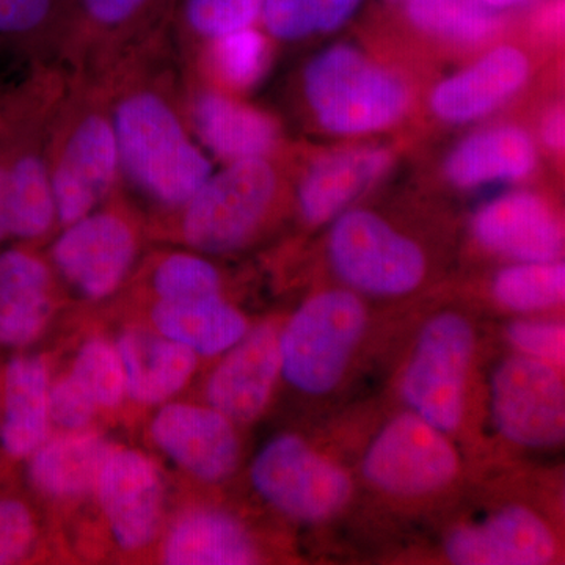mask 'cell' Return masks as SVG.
<instances>
[{"mask_svg": "<svg viewBox=\"0 0 565 565\" xmlns=\"http://www.w3.org/2000/svg\"><path fill=\"white\" fill-rule=\"evenodd\" d=\"M252 484L275 511L303 525H322L348 508L353 479L300 435L273 438L250 468Z\"/></svg>", "mask_w": 565, "mask_h": 565, "instance_id": "obj_6", "label": "cell"}, {"mask_svg": "<svg viewBox=\"0 0 565 565\" xmlns=\"http://www.w3.org/2000/svg\"><path fill=\"white\" fill-rule=\"evenodd\" d=\"M476 348L471 318L438 311L423 323L401 373L397 388L407 411L449 437L463 424Z\"/></svg>", "mask_w": 565, "mask_h": 565, "instance_id": "obj_3", "label": "cell"}, {"mask_svg": "<svg viewBox=\"0 0 565 565\" xmlns=\"http://www.w3.org/2000/svg\"><path fill=\"white\" fill-rule=\"evenodd\" d=\"M191 120L200 140L230 162L264 158L278 137L273 118L217 92L193 98Z\"/></svg>", "mask_w": 565, "mask_h": 565, "instance_id": "obj_24", "label": "cell"}, {"mask_svg": "<svg viewBox=\"0 0 565 565\" xmlns=\"http://www.w3.org/2000/svg\"><path fill=\"white\" fill-rule=\"evenodd\" d=\"M173 6L174 0H68L62 32L87 43L117 40L169 17Z\"/></svg>", "mask_w": 565, "mask_h": 565, "instance_id": "obj_27", "label": "cell"}, {"mask_svg": "<svg viewBox=\"0 0 565 565\" xmlns=\"http://www.w3.org/2000/svg\"><path fill=\"white\" fill-rule=\"evenodd\" d=\"M316 32H334L343 28L359 10L362 0H308Z\"/></svg>", "mask_w": 565, "mask_h": 565, "instance_id": "obj_39", "label": "cell"}, {"mask_svg": "<svg viewBox=\"0 0 565 565\" xmlns=\"http://www.w3.org/2000/svg\"><path fill=\"white\" fill-rule=\"evenodd\" d=\"M47 166L57 221L63 226L96 211L120 178L110 114L98 109L81 111L66 126Z\"/></svg>", "mask_w": 565, "mask_h": 565, "instance_id": "obj_10", "label": "cell"}, {"mask_svg": "<svg viewBox=\"0 0 565 565\" xmlns=\"http://www.w3.org/2000/svg\"><path fill=\"white\" fill-rule=\"evenodd\" d=\"M490 292L498 307L511 313H545L564 303V263L512 264L494 275Z\"/></svg>", "mask_w": 565, "mask_h": 565, "instance_id": "obj_28", "label": "cell"}, {"mask_svg": "<svg viewBox=\"0 0 565 565\" xmlns=\"http://www.w3.org/2000/svg\"><path fill=\"white\" fill-rule=\"evenodd\" d=\"M114 446L88 430H66L43 441L29 457L32 484L52 498L76 500L95 492L96 482Z\"/></svg>", "mask_w": 565, "mask_h": 565, "instance_id": "obj_23", "label": "cell"}, {"mask_svg": "<svg viewBox=\"0 0 565 565\" xmlns=\"http://www.w3.org/2000/svg\"><path fill=\"white\" fill-rule=\"evenodd\" d=\"M408 20L423 32L457 43H481L500 28V18L476 0H405Z\"/></svg>", "mask_w": 565, "mask_h": 565, "instance_id": "obj_29", "label": "cell"}, {"mask_svg": "<svg viewBox=\"0 0 565 565\" xmlns=\"http://www.w3.org/2000/svg\"><path fill=\"white\" fill-rule=\"evenodd\" d=\"M489 412L505 444L530 451L557 448L565 437L563 370L509 353L490 374Z\"/></svg>", "mask_w": 565, "mask_h": 565, "instance_id": "obj_9", "label": "cell"}, {"mask_svg": "<svg viewBox=\"0 0 565 565\" xmlns=\"http://www.w3.org/2000/svg\"><path fill=\"white\" fill-rule=\"evenodd\" d=\"M68 0H0V44L28 47L63 31Z\"/></svg>", "mask_w": 565, "mask_h": 565, "instance_id": "obj_33", "label": "cell"}, {"mask_svg": "<svg viewBox=\"0 0 565 565\" xmlns=\"http://www.w3.org/2000/svg\"><path fill=\"white\" fill-rule=\"evenodd\" d=\"M151 437L163 455L200 481H225L239 462L234 423L211 405H163L152 419Z\"/></svg>", "mask_w": 565, "mask_h": 565, "instance_id": "obj_14", "label": "cell"}, {"mask_svg": "<svg viewBox=\"0 0 565 565\" xmlns=\"http://www.w3.org/2000/svg\"><path fill=\"white\" fill-rule=\"evenodd\" d=\"M35 535V520L28 505L13 498H0V565L24 559Z\"/></svg>", "mask_w": 565, "mask_h": 565, "instance_id": "obj_36", "label": "cell"}, {"mask_svg": "<svg viewBox=\"0 0 565 565\" xmlns=\"http://www.w3.org/2000/svg\"><path fill=\"white\" fill-rule=\"evenodd\" d=\"M152 323L163 337L188 345L196 355H222L248 332L247 318L222 294L184 300H158Z\"/></svg>", "mask_w": 565, "mask_h": 565, "instance_id": "obj_25", "label": "cell"}, {"mask_svg": "<svg viewBox=\"0 0 565 565\" xmlns=\"http://www.w3.org/2000/svg\"><path fill=\"white\" fill-rule=\"evenodd\" d=\"M136 255V233L114 211H93L71 223L52 247V262L62 277L93 300L117 291Z\"/></svg>", "mask_w": 565, "mask_h": 565, "instance_id": "obj_12", "label": "cell"}, {"mask_svg": "<svg viewBox=\"0 0 565 565\" xmlns=\"http://www.w3.org/2000/svg\"><path fill=\"white\" fill-rule=\"evenodd\" d=\"M277 185V173L264 158L230 162L182 207V237L210 255L237 250L266 218Z\"/></svg>", "mask_w": 565, "mask_h": 565, "instance_id": "obj_8", "label": "cell"}, {"mask_svg": "<svg viewBox=\"0 0 565 565\" xmlns=\"http://www.w3.org/2000/svg\"><path fill=\"white\" fill-rule=\"evenodd\" d=\"M441 548L456 565H546L559 557V539L537 509L505 503L452 526Z\"/></svg>", "mask_w": 565, "mask_h": 565, "instance_id": "obj_11", "label": "cell"}, {"mask_svg": "<svg viewBox=\"0 0 565 565\" xmlns=\"http://www.w3.org/2000/svg\"><path fill=\"white\" fill-rule=\"evenodd\" d=\"M120 178L151 203L182 210L212 174L174 104L152 87L121 93L110 111Z\"/></svg>", "mask_w": 565, "mask_h": 565, "instance_id": "obj_1", "label": "cell"}, {"mask_svg": "<svg viewBox=\"0 0 565 565\" xmlns=\"http://www.w3.org/2000/svg\"><path fill=\"white\" fill-rule=\"evenodd\" d=\"M390 161V152L382 148H356L323 156L300 182L299 206L305 221L322 225L343 214L388 169Z\"/></svg>", "mask_w": 565, "mask_h": 565, "instance_id": "obj_20", "label": "cell"}, {"mask_svg": "<svg viewBox=\"0 0 565 565\" xmlns=\"http://www.w3.org/2000/svg\"><path fill=\"white\" fill-rule=\"evenodd\" d=\"M50 371L40 356H17L3 374L0 444L7 455L25 459L50 435Z\"/></svg>", "mask_w": 565, "mask_h": 565, "instance_id": "obj_22", "label": "cell"}, {"mask_svg": "<svg viewBox=\"0 0 565 565\" xmlns=\"http://www.w3.org/2000/svg\"><path fill=\"white\" fill-rule=\"evenodd\" d=\"M152 286L158 300H184L222 294L214 264L192 253H174L156 267Z\"/></svg>", "mask_w": 565, "mask_h": 565, "instance_id": "obj_34", "label": "cell"}, {"mask_svg": "<svg viewBox=\"0 0 565 565\" xmlns=\"http://www.w3.org/2000/svg\"><path fill=\"white\" fill-rule=\"evenodd\" d=\"M211 52L218 76L233 87H250L263 76L269 62L266 36L253 28L211 40Z\"/></svg>", "mask_w": 565, "mask_h": 565, "instance_id": "obj_32", "label": "cell"}, {"mask_svg": "<svg viewBox=\"0 0 565 565\" xmlns=\"http://www.w3.org/2000/svg\"><path fill=\"white\" fill-rule=\"evenodd\" d=\"M527 76L530 62L522 51L497 47L470 68L438 84L430 106L445 121L478 120L522 88Z\"/></svg>", "mask_w": 565, "mask_h": 565, "instance_id": "obj_17", "label": "cell"}, {"mask_svg": "<svg viewBox=\"0 0 565 565\" xmlns=\"http://www.w3.org/2000/svg\"><path fill=\"white\" fill-rule=\"evenodd\" d=\"M51 315L47 264L25 248L0 252V345L22 348L33 343Z\"/></svg>", "mask_w": 565, "mask_h": 565, "instance_id": "obj_18", "label": "cell"}, {"mask_svg": "<svg viewBox=\"0 0 565 565\" xmlns=\"http://www.w3.org/2000/svg\"><path fill=\"white\" fill-rule=\"evenodd\" d=\"M471 230L486 250L515 263L556 262L563 255V225L545 200L531 192L498 196L479 210Z\"/></svg>", "mask_w": 565, "mask_h": 565, "instance_id": "obj_16", "label": "cell"}, {"mask_svg": "<svg viewBox=\"0 0 565 565\" xmlns=\"http://www.w3.org/2000/svg\"><path fill=\"white\" fill-rule=\"evenodd\" d=\"M71 377L98 408H114L125 399V373L117 348L102 338H93L82 345Z\"/></svg>", "mask_w": 565, "mask_h": 565, "instance_id": "obj_30", "label": "cell"}, {"mask_svg": "<svg viewBox=\"0 0 565 565\" xmlns=\"http://www.w3.org/2000/svg\"><path fill=\"white\" fill-rule=\"evenodd\" d=\"M222 355L207 379V405L234 424L255 422L281 375L280 329L259 323Z\"/></svg>", "mask_w": 565, "mask_h": 565, "instance_id": "obj_15", "label": "cell"}, {"mask_svg": "<svg viewBox=\"0 0 565 565\" xmlns=\"http://www.w3.org/2000/svg\"><path fill=\"white\" fill-rule=\"evenodd\" d=\"M476 2L482 3L490 10L508 9V7L522 6L527 0H476Z\"/></svg>", "mask_w": 565, "mask_h": 565, "instance_id": "obj_41", "label": "cell"}, {"mask_svg": "<svg viewBox=\"0 0 565 565\" xmlns=\"http://www.w3.org/2000/svg\"><path fill=\"white\" fill-rule=\"evenodd\" d=\"M99 408L71 375L62 377L50 390L51 422L65 430L87 429Z\"/></svg>", "mask_w": 565, "mask_h": 565, "instance_id": "obj_38", "label": "cell"}, {"mask_svg": "<svg viewBox=\"0 0 565 565\" xmlns=\"http://www.w3.org/2000/svg\"><path fill=\"white\" fill-rule=\"evenodd\" d=\"M565 118L563 107L550 110L542 121V139L552 150H563L565 141Z\"/></svg>", "mask_w": 565, "mask_h": 565, "instance_id": "obj_40", "label": "cell"}, {"mask_svg": "<svg viewBox=\"0 0 565 565\" xmlns=\"http://www.w3.org/2000/svg\"><path fill=\"white\" fill-rule=\"evenodd\" d=\"M370 323L366 303L351 289H327L308 297L280 330L281 377L307 396L337 392Z\"/></svg>", "mask_w": 565, "mask_h": 565, "instance_id": "obj_2", "label": "cell"}, {"mask_svg": "<svg viewBox=\"0 0 565 565\" xmlns=\"http://www.w3.org/2000/svg\"><path fill=\"white\" fill-rule=\"evenodd\" d=\"M512 352L564 370L565 326L559 319L522 318L504 327Z\"/></svg>", "mask_w": 565, "mask_h": 565, "instance_id": "obj_35", "label": "cell"}, {"mask_svg": "<svg viewBox=\"0 0 565 565\" xmlns=\"http://www.w3.org/2000/svg\"><path fill=\"white\" fill-rule=\"evenodd\" d=\"M462 460L452 438L411 411L399 412L374 435L362 459V476L379 493L419 501L459 481Z\"/></svg>", "mask_w": 565, "mask_h": 565, "instance_id": "obj_7", "label": "cell"}, {"mask_svg": "<svg viewBox=\"0 0 565 565\" xmlns=\"http://www.w3.org/2000/svg\"><path fill=\"white\" fill-rule=\"evenodd\" d=\"M305 95L329 131H377L399 120L411 103L403 79L348 44H337L308 63Z\"/></svg>", "mask_w": 565, "mask_h": 565, "instance_id": "obj_4", "label": "cell"}, {"mask_svg": "<svg viewBox=\"0 0 565 565\" xmlns=\"http://www.w3.org/2000/svg\"><path fill=\"white\" fill-rule=\"evenodd\" d=\"M327 248L334 274L359 296L397 299L418 291L426 280L422 245L373 211L338 215Z\"/></svg>", "mask_w": 565, "mask_h": 565, "instance_id": "obj_5", "label": "cell"}, {"mask_svg": "<svg viewBox=\"0 0 565 565\" xmlns=\"http://www.w3.org/2000/svg\"><path fill=\"white\" fill-rule=\"evenodd\" d=\"M534 141L523 129L504 126L473 134L448 156L445 172L457 188L516 180L533 172Z\"/></svg>", "mask_w": 565, "mask_h": 565, "instance_id": "obj_26", "label": "cell"}, {"mask_svg": "<svg viewBox=\"0 0 565 565\" xmlns=\"http://www.w3.org/2000/svg\"><path fill=\"white\" fill-rule=\"evenodd\" d=\"M96 497L122 550L143 548L159 530L163 482L158 465L136 449H118L103 465Z\"/></svg>", "mask_w": 565, "mask_h": 565, "instance_id": "obj_13", "label": "cell"}, {"mask_svg": "<svg viewBox=\"0 0 565 565\" xmlns=\"http://www.w3.org/2000/svg\"><path fill=\"white\" fill-rule=\"evenodd\" d=\"M115 348L125 373L126 396L141 404H161L180 392L199 356L156 329L126 330Z\"/></svg>", "mask_w": 565, "mask_h": 565, "instance_id": "obj_19", "label": "cell"}, {"mask_svg": "<svg viewBox=\"0 0 565 565\" xmlns=\"http://www.w3.org/2000/svg\"><path fill=\"white\" fill-rule=\"evenodd\" d=\"M163 563L245 565L259 561L247 527L221 509H191L174 522L163 544Z\"/></svg>", "mask_w": 565, "mask_h": 565, "instance_id": "obj_21", "label": "cell"}, {"mask_svg": "<svg viewBox=\"0 0 565 565\" xmlns=\"http://www.w3.org/2000/svg\"><path fill=\"white\" fill-rule=\"evenodd\" d=\"M259 20L277 40H302L316 32L308 0H264Z\"/></svg>", "mask_w": 565, "mask_h": 565, "instance_id": "obj_37", "label": "cell"}, {"mask_svg": "<svg viewBox=\"0 0 565 565\" xmlns=\"http://www.w3.org/2000/svg\"><path fill=\"white\" fill-rule=\"evenodd\" d=\"M264 0H174L173 13L181 28L207 41L253 28Z\"/></svg>", "mask_w": 565, "mask_h": 565, "instance_id": "obj_31", "label": "cell"}]
</instances>
